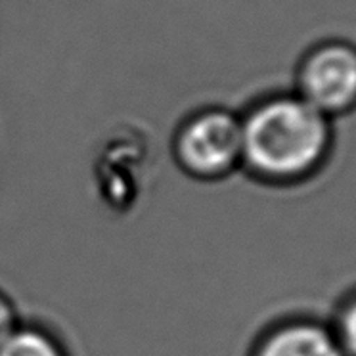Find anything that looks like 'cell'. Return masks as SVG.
<instances>
[{"instance_id": "4", "label": "cell", "mask_w": 356, "mask_h": 356, "mask_svg": "<svg viewBox=\"0 0 356 356\" xmlns=\"http://www.w3.org/2000/svg\"><path fill=\"white\" fill-rule=\"evenodd\" d=\"M257 356H343V350L320 325L289 324L272 333Z\"/></svg>"}, {"instance_id": "6", "label": "cell", "mask_w": 356, "mask_h": 356, "mask_svg": "<svg viewBox=\"0 0 356 356\" xmlns=\"http://www.w3.org/2000/svg\"><path fill=\"white\" fill-rule=\"evenodd\" d=\"M341 341L348 353L356 356V302H353L341 320Z\"/></svg>"}, {"instance_id": "2", "label": "cell", "mask_w": 356, "mask_h": 356, "mask_svg": "<svg viewBox=\"0 0 356 356\" xmlns=\"http://www.w3.org/2000/svg\"><path fill=\"white\" fill-rule=\"evenodd\" d=\"M177 159L195 177L215 178L241 161V117L225 108H205L188 117L175 140Z\"/></svg>"}, {"instance_id": "7", "label": "cell", "mask_w": 356, "mask_h": 356, "mask_svg": "<svg viewBox=\"0 0 356 356\" xmlns=\"http://www.w3.org/2000/svg\"><path fill=\"white\" fill-rule=\"evenodd\" d=\"M16 330V316L10 302L0 295V343Z\"/></svg>"}, {"instance_id": "1", "label": "cell", "mask_w": 356, "mask_h": 356, "mask_svg": "<svg viewBox=\"0 0 356 356\" xmlns=\"http://www.w3.org/2000/svg\"><path fill=\"white\" fill-rule=\"evenodd\" d=\"M241 161L268 178H295L314 169L330 144L325 113L299 94L272 96L241 117Z\"/></svg>"}, {"instance_id": "5", "label": "cell", "mask_w": 356, "mask_h": 356, "mask_svg": "<svg viewBox=\"0 0 356 356\" xmlns=\"http://www.w3.org/2000/svg\"><path fill=\"white\" fill-rule=\"evenodd\" d=\"M0 356H65L47 333L31 327L14 330L0 343Z\"/></svg>"}, {"instance_id": "3", "label": "cell", "mask_w": 356, "mask_h": 356, "mask_svg": "<svg viewBox=\"0 0 356 356\" xmlns=\"http://www.w3.org/2000/svg\"><path fill=\"white\" fill-rule=\"evenodd\" d=\"M299 96L325 115L350 108L356 102L355 48L333 42L312 50L299 71Z\"/></svg>"}]
</instances>
